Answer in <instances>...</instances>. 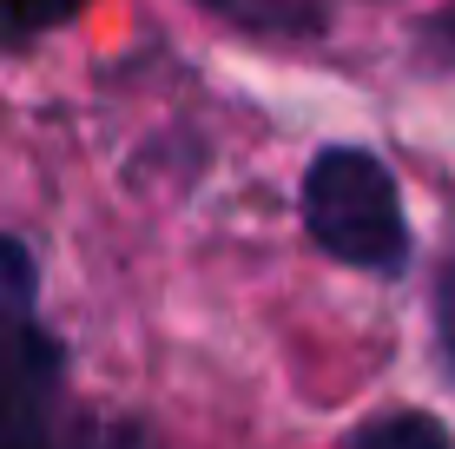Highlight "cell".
I'll return each mask as SVG.
<instances>
[{"label": "cell", "instance_id": "cell-2", "mask_svg": "<svg viewBox=\"0 0 455 449\" xmlns=\"http://www.w3.org/2000/svg\"><path fill=\"white\" fill-rule=\"evenodd\" d=\"M67 383V350L46 331H0V449H40L53 437V404Z\"/></svg>", "mask_w": 455, "mask_h": 449}, {"label": "cell", "instance_id": "cell-8", "mask_svg": "<svg viewBox=\"0 0 455 449\" xmlns=\"http://www.w3.org/2000/svg\"><path fill=\"white\" fill-rule=\"evenodd\" d=\"M435 337H443V357L455 364V258L443 265V285H435Z\"/></svg>", "mask_w": 455, "mask_h": 449}, {"label": "cell", "instance_id": "cell-3", "mask_svg": "<svg viewBox=\"0 0 455 449\" xmlns=\"http://www.w3.org/2000/svg\"><path fill=\"white\" fill-rule=\"evenodd\" d=\"M205 7L231 13L238 27H258V34H317L331 0H205Z\"/></svg>", "mask_w": 455, "mask_h": 449}, {"label": "cell", "instance_id": "cell-5", "mask_svg": "<svg viewBox=\"0 0 455 449\" xmlns=\"http://www.w3.org/2000/svg\"><path fill=\"white\" fill-rule=\"evenodd\" d=\"M343 449H455V437L435 423V416H422V410H396V416L363 423Z\"/></svg>", "mask_w": 455, "mask_h": 449}, {"label": "cell", "instance_id": "cell-1", "mask_svg": "<svg viewBox=\"0 0 455 449\" xmlns=\"http://www.w3.org/2000/svg\"><path fill=\"white\" fill-rule=\"evenodd\" d=\"M304 225L337 265L403 271L410 265V219L389 165L363 146H323L304 172Z\"/></svg>", "mask_w": 455, "mask_h": 449}, {"label": "cell", "instance_id": "cell-6", "mask_svg": "<svg viewBox=\"0 0 455 449\" xmlns=\"http://www.w3.org/2000/svg\"><path fill=\"white\" fill-rule=\"evenodd\" d=\"M86 0H0V46H27L53 34L60 20H73Z\"/></svg>", "mask_w": 455, "mask_h": 449}, {"label": "cell", "instance_id": "cell-9", "mask_svg": "<svg viewBox=\"0 0 455 449\" xmlns=\"http://www.w3.org/2000/svg\"><path fill=\"white\" fill-rule=\"evenodd\" d=\"M429 46H435V53L449 60V67H455V13H449V20H435V27H429Z\"/></svg>", "mask_w": 455, "mask_h": 449}, {"label": "cell", "instance_id": "cell-7", "mask_svg": "<svg viewBox=\"0 0 455 449\" xmlns=\"http://www.w3.org/2000/svg\"><path fill=\"white\" fill-rule=\"evenodd\" d=\"M40 449H146V443H139V429H80V437H67V443L46 437Z\"/></svg>", "mask_w": 455, "mask_h": 449}, {"label": "cell", "instance_id": "cell-4", "mask_svg": "<svg viewBox=\"0 0 455 449\" xmlns=\"http://www.w3.org/2000/svg\"><path fill=\"white\" fill-rule=\"evenodd\" d=\"M34 298H40V271L13 231H0V331H20L34 324Z\"/></svg>", "mask_w": 455, "mask_h": 449}]
</instances>
